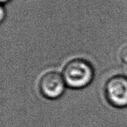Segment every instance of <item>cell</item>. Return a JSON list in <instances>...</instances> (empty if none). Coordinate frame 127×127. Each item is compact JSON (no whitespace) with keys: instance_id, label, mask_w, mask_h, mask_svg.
I'll return each mask as SVG.
<instances>
[{"instance_id":"2","label":"cell","mask_w":127,"mask_h":127,"mask_svg":"<svg viewBox=\"0 0 127 127\" xmlns=\"http://www.w3.org/2000/svg\"><path fill=\"white\" fill-rule=\"evenodd\" d=\"M105 94L111 105L116 107H127V77L116 75L110 78L105 86Z\"/></svg>"},{"instance_id":"4","label":"cell","mask_w":127,"mask_h":127,"mask_svg":"<svg viewBox=\"0 0 127 127\" xmlns=\"http://www.w3.org/2000/svg\"><path fill=\"white\" fill-rule=\"evenodd\" d=\"M7 17V11L5 8V5L0 3V25L2 24Z\"/></svg>"},{"instance_id":"3","label":"cell","mask_w":127,"mask_h":127,"mask_svg":"<svg viewBox=\"0 0 127 127\" xmlns=\"http://www.w3.org/2000/svg\"><path fill=\"white\" fill-rule=\"evenodd\" d=\"M66 84L62 74L49 71L42 75L39 81V89L42 94L49 99L58 98L64 94Z\"/></svg>"},{"instance_id":"5","label":"cell","mask_w":127,"mask_h":127,"mask_svg":"<svg viewBox=\"0 0 127 127\" xmlns=\"http://www.w3.org/2000/svg\"><path fill=\"white\" fill-rule=\"evenodd\" d=\"M120 56L122 61L127 64V45H125L122 48L120 51Z\"/></svg>"},{"instance_id":"1","label":"cell","mask_w":127,"mask_h":127,"mask_svg":"<svg viewBox=\"0 0 127 127\" xmlns=\"http://www.w3.org/2000/svg\"><path fill=\"white\" fill-rule=\"evenodd\" d=\"M62 76L66 86L71 88L80 89L88 86L92 81L94 70L89 62L77 58L66 64Z\"/></svg>"},{"instance_id":"6","label":"cell","mask_w":127,"mask_h":127,"mask_svg":"<svg viewBox=\"0 0 127 127\" xmlns=\"http://www.w3.org/2000/svg\"><path fill=\"white\" fill-rule=\"evenodd\" d=\"M12 0H0V3H2V4H4L6 5V3H9L10 1H11Z\"/></svg>"}]
</instances>
